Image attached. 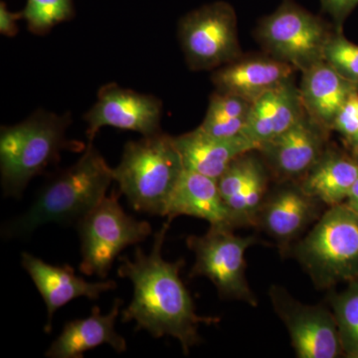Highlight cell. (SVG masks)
I'll use <instances>...</instances> for the list:
<instances>
[{
	"instance_id": "cell-1",
	"label": "cell",
	"mask_w": 358,
	"mask_h": 358,
	"mask_svg": "<svg viewBox=\"0 0 358 358\" xmlns=\"http://www.w3.org/2000/svg\"><path fill=\"white\" fill-rule=\"evenodd\" d=\"M166 221L155 235L150 254L136 247L134 260L120 258L117 275L133 284V300L122 312V322H136V331H148L152 338L173 336L188 355L190 348L201 343L200 324H217V317H201L195 310L189 292L180 278L182 259L167 262L162 255L167 230Z\"/></svg>"
},
{
	"instance_id": "cell-2",
	"label": "cell",
	"mask_w": 358,
	"mask_h": 358,
	"mask_svg": "<svg viewBox=\"0 0 358 358\" xmlns=\"http://www.w3.org/2000/svg\"><path fill=\"white\" fill-rule=\"evenodd\" d=\"M112 181V167L89 141L74 164L52 173L24 213L4 224L2 237H28L45 224H77L107 196Z\"/></svg>"
},
{
	"instance_id": "cell-3",
	"label": "cell",
	"mask_w": 358,
	"mask_h": 358,
	"mask_svg": "<svg viewBox=\"0 0 358 358\" xmlns=\"http://www.w3.org/2000/svg\"><path fill=\"white\" fill-rule=\"evenodd\" d=\"M71 124L70 113L38 110L24 121L1 127L0 176L4 196L20 199L33 178L60 162L62 152H84V143L66 136Z\"/></svg>"
},
{
	"instance_id": "cell-4",
	"label": "cell",
	"mask_w": 358,
	"mask_h": 358,
	"mask_svg": "<svg viewBox=\"0 0 358 358\" xmlns=\"http://www.w3.org/2000/svg\"><path fill=\"white\" fill-rule=\"evenodd\" d=\"M183 171L173 136L162 131L128 141L119 166L113 169V178L134 210L164 216Z\"/></svg>"
},
{
	"instance_id": "cell-5",
	"label": "cell",
	"mask_w": 358,
	"mask_h": 358,
	"mask_svg": "<svg viewBox=\"0 0 358 358\" xmlns=\"http://www.w3.org/2000/svg\"><path fill=\"white\" fill-rule=\"evenodd\" d=\"M296 257L317 286L329 288L358 277V213L331 206L299 244Z\"/></svg>"
},
{
	"instance_id": "cell-6",
	"label": "cell",
	"mask_w": 358,
	"mask_h": 358,
	"mask_svg": "<svg viewBox=\"0 0 358 358\" xmlns=\"http://www.w3.org/2000/svg\"><path fill=\"white\" fill-rule=\"evenodd\" d=\"M119 199V193L107 195L76 224L81 239L82 274L107 279L122 250L145 241L152 234V225L128 215Z\"/></svg>"
},
{
	"instance_id": "cell-7",
	"label": "cell",
	"mask_w": 358,
	"mask_h": 358,
	"mask_svg": "<svg viewBox=\"0 0 358 358\" xmlns=\"http://www.w3.org/2000/svg\"><path fill=\"white\" fill-rule=\"evenodd\" d=\"M257 243L255 237L237 236L232 228L212 226L202 236L188 237L186 244L195 255L190 277L200 275L210 280L221 299L256 307V296L246 279L245 254Z\"/></svg>"
},
{
	"instance_id": "cell-8",
	"label": "cell",
	"mask_w": 358,
	"mask_h": 358,
	"mask_svg": "<svg viewBox=\"0 0 358 358\" xmlns=\"http://www.w3.org/2000/svg\"><path fill=\"white\" fill-rule=\"evenodd\" d=\"M178 37L192 70H216L241 58L236 13L227 2H213L186 14L179 22Z\"/></svg>"
},
{
	"instance_id": "cell-9",
	"label": "cell",
	"mask_w": 358,
	"mask_h": 358,
	"mask_svg": "<svg viewBox=\"0 0 358 358\" xmlns=\"http://www.w3.org/2000/svg\"><path fill=\"white\" fill-rule=\"evenodd\" d=\"M257 35L272 57L303 72L324 60V48L333 34L324 20L293 0H282L261 21Z\"/></svg>"
},
{
	"instance_id": "cell-10",
	"label": "cell",
	"mask_w": 358,
	"mask_h": 358,
	"mask_svg": "<svg viewBox=\"0 0 358 358\" xmlns=\"http://www.w3.org/2000/svg\"><path fill=\"white\" fill-rule=\"evenodd\" d=\"M273 308L286 326L292 345L300 358H336L343 352L334 313L322 306L294 300L279 286L268 292Z\"/></svg>"
},
{
	"instance_id": "cell-11",
	"label": "cell",
	"mask_w": 358,
	"mask_h": 358,
	"mask_svg": "<svg viewBox=\"0 0 358 358\" xmlns=\"http://www.w3.org/2000/svg\"><path fill=\"white\" fill-rule=\"evenodd\" d=\"M162 102L157 96L124 89L115 83L99 90L96 103L84 115L87 136L93 141L103 127L136 131L143 136L162 133Z\"/></svg>"
},
{
	"instance_id": "cell-12",
	"label": "cell",
	"mask_w": 358,
	"mask_h": 358,
	"mask_svg": "<svg viewBox=\"0 0 358 358\" xmlns=\"http://www.w3.org/2000/svg\"><path fill=\"white\" fill-rule=\"evenodd\" d=\"M21 265L31 278L47 308L44 333L50 334L54 313L71 301L85 298L96 301L101 294L117 288L113 280L88 282L75 274L70 265L55 266L29 253L21 254Z\"/></svg>"
},
{
	"instance_id": "cell-13",
	"label": "cell",
	"mask_w": 358,
	"mask_h": 358,
	"mask_svg": "<svg viewBox=\"0 0 358 358\" xmlns=\"http://www.w3.org/2000/svg\"><path fill=\"white\" fill-rule=\"evenodd\" d=\"M173 143L185 169L215 180H218L233 160L260 150V145L244 134L230 138H217L200 128L173 136Z\"/></svg>"
},
{
	"instance_id": "cell-14",
	"label": "cell",
	"mask_w": 358,
	"mask_h": 358,
	"mask_svg": "<svg viewBox=\"0 0 358 358\" xmlns=\"http://www.w3.org/2000/svg\"><path fill=\"white\" fill-rule=\"evenodd\" d=\"M296 68L274 57L238 59L212 75L216 91L253 103L270 90L292 79Z\"/></svg>"
},
{
	"instance_id": "cell-15",
	"label": "cell",
	"mask_w": 358,
	"mask_h": 358,
	"mask_svg": "<svg viewBox=\"0 0 358 358\" xmlns=\"http://www.w3.org/2000/svg\"><path fill=\"white\" fill-rule=\"evenodd\" d=\"M122 305V301L117 298L107 315H103L101 308L95 306L86 319L68 322L62 333L45 353V357L83 358L85 352L103 345H109L117 353L126 352V339L115 331V327Z\"/></svg>"
},
{
	"instance_id": "cell-16",
	"label": "cell",
	"mask_w": 358,
	"mask_h": 358,
	"mask_svg": "<svg viewBox=\"0 0 358 358\" xmlns=\"http://www.w3.org/2000/svg\"><path fill=\"white\" fill-rule=\"evenodd\" d=\"M181 215L203 219L212 227H234L219 192L217 180L185 169L169 197L164 213L169 222Z\"/></svg>"
},
{
	"instance_id": "cell-17",
	"label": "cell",
	"mask_w": 358,
	"mask_h": 358,
	"mask_svg": "<svg viewBox=\"0 0 358 358\" xmlns=\"http://www.w3.org/2000/svg\"><path fill=\"white\" fill-rule=\"evenodd\" d=\"M357 92L358 84L341 76L324 60L303 71L300 95L303 110L322 129L333 128L339 110Z\"/></svg>"
},
{
	"instance_id": "cell-18",
	"label": "cell",
	"mask_w": 358,
	"mask_h": 358,
	"mask_svg": "<svg viewBox=\"0 0 358 358\" xmlns=\"http://www.w3.org/2000/svg\"><path fill=\"white\" fill-rule=\"evenodd\" d=\"M320 126L305 115L284 133L264 143L260 150L280 176L306 174L322 155Z\"/></svg>"
},
{
	"instance_id": "cell-19",
	"label": "cell",
	"mask_w": 358,
	"mask_h": 358,
	"mask_svg": "<svg viewBox=\"0 0 358 358\" xmlns=\"http://www.w3.org/2000/svg\"><path fill=\"white\" fill-rule=\"evenodd\" d=\"M301 190L313 199L334 206L341 204L358 179V164L338 152H327L305 174Z\"/></svg>"
},
{
	"instance_id": "cell-20",
	"label": "cell",
	"mask_w": 358,
	"mask_h": 358,
	"mask_svg": "<svg viewBox=\"0 0 358 358\" xmlns=\"http://www.w3.org/2000/svg\"><path fill=\"white\" fill-rule=\"evenodd\" d=\"M315 200L306 194L301 188L280 190L261 207L264 227L275 239L289 241L313 217Z\"/></svg>"
},
{
	"instance_id": "cell-21",
	"label": "cell",
	"mask_w": 358,
	"mask_h": 358,
	"mask_svg": "<svg viewBox=\"0 0 358 358\" xmlns=\"http://www.w3.org/2000/svg\"><path fill=\"white\" fill-rule=\"evenodd\" d=\"M251 105L240 96L215 92L199 128L217 138L242 136Z\"/></svg>"
},
{
	"instance_id": "cell-22",
	"label": "cell",
	"mask_w": 358,
	"mask_h": 358,
	"mask_svg": "<svg viewBox=\"0 0 358 358\" xmlns=\"http://www.w3.org/2000/svg\"><path fill=\"white\" fill-rule=\"evenodd\" d=\"M331 299L334 319L338 326L343 350L348 357L358 353V282Z\"/></svg>"
},
{
	"instance_id": "cell-23",
	"label": "cell",
	"mask_w": 358,
	"mask_h": 358,
	"mask_svg": "<svg viewBox=\"0 0 358 358\" xmlns=\"http://www.w3.org/2000/svg\"><path fill=\"white\" fill-rule=\"evenodd\" d=\"M21 13L27 29L35 35L47 34L75 16L73 0H27Z\"/></svg>"
},
{
	"instance_id": "cell-24",
	"label": "cell",
	"mask_w": 358,
	"mask_h": 358,
	"mask_svg": "<svg viewBox=\"0 0 358 358\" xmlns=\"http://www.w3.org/2000/svg\"><path fill=\"white\" fill-rule=\"evenodd\" d=\"M266 188L267 176L260 164L243 189L225 202L234 227L245 223L252 224L256 220L262 207Z\"/></svg>"
},
{
	"instance_id": "cell-25",
	"label": "cell",
	"mask_w": 358,
	"mask_h": 358,
	"mask_svg": "<svg viewBox=\"0 0 358 358\" xmlns=\"http://www.w3.org/2000/svg\"><path fill=\"white\" fill-rule=\"evenodd\" d=\"M277 88V87H275ZM252 103L243 134L262 147L275 136V89Z\"/></svg>"
},
{
	"instance_id": "cell-26",
	"label": "cell",
	"mask_w": 358,
	"mask_h": 358,
	"mask_svg": "<svg viewBox=\"0 0 358 358\" xmlns=\"http://www.w3.org/2000/svg\"><path fill=\"white\" fill-rule=\"evenodd\" d=\"M324 60L341 76L358 84V45L333 34L324 48Z\"/></svg>"
},
{
	"instance_id": "cell-27",
	"label": "cell",
	"mask_w": 358,
	"mask_h": 358,
	"mask_svg": "<svg viewBox=\"0 0 358 358\" xmlns=\"http://www.w3.org/2000/svg\"><path fill=\"white\" fill-rule=\"evenodd\" d=\"M252 152L241 155L231 162L222 176L217 180L219 192L224 203L234 197L249 182L256 169L260 166V162L252 157Z\"/></svg>"
},
{
	"instance_id": "cell-28",
	"label": "cell",
	"mask_w": 358,
	"mask_h": 358,
	"mask_svg": "<svg viewBox=\"0 0 358 358\" xmlns=\"http://www.w3.org/2000/svg\"><path fill=\"white\" fill-rule=\"evenodd\" d=\"M348 140L358 131V92L348 98L339 110L333 128Z\"/></svg>"
},
{
	"instance_id": "cell-29",
	"label": "cell",
	"mask_w": 358,
	"mask_h": 358,
	"mask_svg": "<svg viewBox=\"0 0 358 358\" xmlns=\"http://www.w3.org/2000/svg\"><path fill=\"white\" fill-rule=\"evenodd\" d=\"M320 2L324 10L338 23L343 22L358 6V0H320Z\"/></svg>"
},
{
	"instance_id": "cell-30",
	"label": "cell",
	"mask_w": 358,
	"mask_h": 358,
	"mask_svg": "<svg viewBox=\"0 0 358 358\" xmlns=\"http://www.w3.org/2000/svg\"><path fill=\"white\" fill-rule=\"evenodd\" d=\"M22 20V13H11L6 2H0V33L3 36L14 37L18 32L17 21Z\"/></svg>"
},
{
	"instance_id": "cell-31",
	"label": "cell",
	"mask_w": 358,
	"mask_h": 358,
	"mask_svg": "<svg viewBox=\"0 0 358 358\" xmlns=\"http://www.w3.org/2000/svg\"><path fill=\"white\" fill-rule=\"evenodd\" d=\"M346 205L358 213V179L350 189V194L346 199Z\"/></svg>"
},
{
	"instance_id": "cell-32",
	"label": "cell",
	"mask_w": 358,
	"mask_h": 358,
	"mask_svg": "<svg viewBox=\"0 0 358 358\" xmlns=\"http://www.w3.org/2000/svg\"><path fill=\"white\" fill-rule=\"evenodd\" d=\"M348 141H350V145H352L355 150H358V131L352 138H348Z\"/></svg>"
},
{
	"instance_id": "cell-33",
	"label": "cell",
	"mask_w": 358,
	"mask_h": 358,
	"mask_svg": "<svg viewBox=\"0 0 358 358\" xmlns=\"http://www.w3.org/2000/svg\"><path fill=\"white\" fill-rule=\"evenodd\" d=\"M355 159L358 164V150H355Z\"/></svg>"
},
{
	"instance_id": "cell-34",
	"label": "cell",
	"mask_w": 358,
	"mask_h": 358,
	"mask_svg": "<svg viewBox=\"0 0 358 358\" xmlns=\"http://www.w3.org/2000/svg\"><path fill=\"white\" fill-rule=\"evenodd\" d=\"M355 358H358V353L357 355H355Z\"/></svg>"
}]
</instances>
